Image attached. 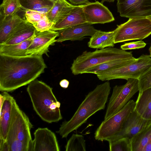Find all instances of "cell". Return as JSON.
I'll use <instances>...</instances> for the list:
<instances>
[{"mask_svg": "<svg viewBox=\"0 0 151 151\" xmlns=\"http://www.w3.org/2000/svg\"><path fill=\"white\" fill-rule=\"evenodd\" d=\"M47 68L42 56L16 57L0 54V91L12 92L29 84Z\"/></svg>", "mask_w": 151, "mask_h": 151, "instance_id": "6da1fadb", "label": "cell"}, {"mask_svg": "<svg viewBox=\"0 0 151 151\" xmlns=\"http://www.w3.org/2000/svg\"><path fill=\"white\" fill-rule=\"evenodd\" d=\"M111 90L108 81L97 85L86 96L72 118L62 123L56 133L62 138H66L70 133L85 123L91 116L104 109Z\"/></svg>", "mask_w": 151, "mask_h": 151, "instance_id": "7a4b0ae2", "label": "cell"}, {"mask_svg": "<svg viewBox=\"0 0 151 151\" xmlns=\"http://www.w3.org/2000/svg\"><path fill=\"white\" fill-rule=\"evenodd\" d=\"M27 90L34 110L42 120L51 123L62 119L60 103L53 93L52 88L35 79L28 84Z\"/></svg>", "mask_w": 151, "mask_h": 151, "instance_id": "3957f363", "label": "cell"}, {"mask_svg": "<svg viewBox=\"0 0 151 151\" xmlns=\"http://www.w3.org/2000/svg\"><path fill=\"white\" fill-rule=\"evenodd\" d=\"M33 125L28 116L19 108L14 99L6 142L9 151H32L31 130Z\"/></svg>", "mask_w": 151, "mask_h": 151, "instance_id": "277c9868", "label": "cell"}, {"mask_svg": "<svg viewBox=\"0 0 151 151\" xmlns=\"http://www.w3.org/2000/svg\"><path fill=\"white\" fill-rule=\"evenodd\" d=\"M134 58L132 52L112 47L93 52L85 51L74 60L70 69L72 73L76 75L83 73L85 71L93 66L110 61Z\"/></svg>", "mask_w": 151, "mask_h": 151, "instance_id": "5b68a950", "label": "cell"}, {"mask_svg": "<svg viewBox=\"0 0 151 151\" xmlns=\"http://www.w3.org/2000/svg\"><path fill=\"white\" fill-rule=\"evenodd\" d=\"M151 57L142 55L132 62L120 67L98 73L96 75L102 81L116 79H138L151 67Z\"/></svg>", "mask_w": 151, "mask_h": 151, "instance_id": "8992f818", "label": "cell"}, {"mask_svg": "<svg viewBox=\"0 0 151 151\" xmlns=\"http://www.w3.org/2000/svg\"><path fill=\"white\" fill-rule=\"evenodd\" d=\"M114 30V44L143 40L151 34V21L146 18H129L126 22L117 25Z\"/></svg>", "mask_w": 151, "mask_h": 151, "instance_id": "52a82bcc", "label": "cell"}, {"mask_svg": "<svg viewBox=\"0 0 151 151\" xmlns=\"http://www.w3.org/2000/svg\"><path fill=\"white\" fill-rule=\"evenodd\" d=\"M135 105V102L130 100L119 111L104 120L95 132V139L106 141L119 133L129 114L134 110Z\"/></svg>", "mask_w": 151, "mask_h": 151, "instance_id": "ba28073f", "label": "cell"}, {"mask_svg": "<svg viewBox=\"0 0 151 151\" xmlns=\"http://www.w3.org/2000/svg\"><path fill=\"white\" fill-rule=\"evenodd\" d=\"M124 84L116 85L113 88L107 105L104 120H106L121 110L139 91L137 79L129 78Z\"/></svg>", "mask_w": 151, "mask_h": 151, "instance_id": "9c48e42d", "label": "cell"}, {"mask_svg": "<svg viewBox=\"0 0 151 151\" xmlns=\"http://www.w3.org/2000/svg\"><path fill=\"white\" fill-rule=\"evenodd\" d=\"M117 12L122 17L146 18L151 16V0H116Z\"/></svg>", "mask_w": 151, "mask_h": 151, "instance_id": "30bf717a", "label": "cell"}, {"mask_svg": "<svg viewBox=\"0 0 151 151\" xmlns=\"http://www.w3.org/2000/svg\"><path fill=\"white\" fill-rule=\"evenodd\" d=\"M151 124V120L143 118L134 110L129 115L121 131L106 141L109 142L123 138L131 140Z\"/></svg>", "mask_w": 151, "mask_h": 151, "instance_id": "8fae6325", "label": "cell"}, {"mask_svg": "<svg viewBox=\"0 0 151 151\" xmlns=\"http://www.w3.org/2000/svg\"><path fill=\"white\" fill-rule=\"evenodd\" d=\"M58 31L50 30L40 32L36 30L33 40L28 48L27 55L42 56L45 54L49 57V47L56 42V38L59 36Z\"/></svg>", "mask_w": 151, "mask_h": 151, "instance_id": "7c38bea8", "label": "cell"}, {"mask_svg": "<svg viewBox=\"0 0 151 151\" xmlns=\"http://www.w3.org/2000/svg\"><path fill=\"white\" fill-rule=\"evenodd\" d=\"M83 9L86 22L91 24H104L115 20L108 8L99 1L84 4Z\"/></svg>", "mask_w": 151, "mask_h": 151, "instance_id": "4fadbf2b", "label": "cell"}, {"mask_svg": "<svg viewBox=\"0 0 151 151\" xmlns=\"http://www.w3.org/2000/svg\"><path fill=\"white\" fill-rule=\"evenodd\" d=\"M32 151H59L55 134L47 128H39L34 133Z\"/></svg>", "mask_w": 151, "mask_h": 151, "instance_id": "5bb4252c", "label": "cell"}, {"mask_svg": "<svg viewBox=\"0 0 151 151\" xmlns=\"http://www.w3.org/2000/svg\"><path fill=\"white\" fill-rule=\"evenodd\" d=\"M87 22L83 23L58 31L56 42L70 40H81L86 36H91L98 30Z\"/></svg>", "mask_w": 151, "mask_h": 151, "instance_id": "9a60e30c", "label": "cell"}, {"mask_svg": "<svg viewBox=\"0 0 151 151\" xmlns=\"http://www.w3.org/2000/svg\"><path fill=\"white\" fill-rule=\"evenodd\" d=\"M0 98V139L6 141L11 119L14 98L6 92L1 93Z\"/></svg>", "mask_w": 151, "mask_h": 151, "instance_id": "2e32d148", "label": "cell"}, {"mask_svg": "<svg viewBox=\"0 0 151 151\" xmlns=\"http://www.w3.org/2000/svg\"><path fill=\"white\" fill-rule=\"evenodd\" d=\"M83 6L84 4L76 6L64 18L55 23L51 30L59 31L86 22L83 11Z\"/></svg>", "mask_w": 151, "mask_h": 151, "instance_id": "e0dca14e", "label": "cell"}, {"mask_svg": "<svg viewBox=\"0 0 151 151\" xmlns=\"http://www.w3.org/2000/svg\"><path fill=\"white\" fill-rule=\"evenodd\" d=\"M36 31L33 25L24 20L14 30L3 45H10L22 42L32 37Z\"/></svg>", "mask_w": 151, "mask_h": 151, "instance_id": "ac0fdd59", "label": "cell"}, {"mask_svg": "<svg viewBox=\"0 0 151 151\" xmlns=\"http://www.w3.org/2000/svg\"><path fill=\"white\" fill-rule=\"evenodd\" d=\"M24 20L17 14L6 17H0V45L6 42L14 30Z\"/></svg>", "mask_w": 151, "mask_h": 151, "instance_id": "d6986e66", "label": "cell"}, {"mask_svg": "<svg viewBox=\"0 0 151 151\" xmlns=\"http://www.w3.org/2000/svg\"><path fill=\"white\" fill-rule=\"evenodd\" d=\"M76 6L66 0H58L46 15L50 20L55 24L64 18Z\"/></svg>", "mask_w": 151, "mask_h": 151, "instance_id": "ffe728a7", "label": "cell"}, {"mask_svg": "<svg viewBox=\"0 0 151 151\" xmlns=\"http://www.w3.org/2000/svg\"><path fill=\"white\" fill-rule=\"evenodd\" d=\"M134 110L142 118L151 120V87L139 91Z\"/></svg>", "mask_w": 151, "mask_h": 151, "instance_id": "44dd1931", "label": "cell"}, {"mask_svg": "<svg viewBox=\"0 0 151 151\" xmlns=\"http://www.w3.org/2000/svg\"><path fill=\"white\" fill-rule=\"evenodd\" d=\"M114 30L109 32L98 30L90 38L88 43L89 47L94 49H103L114 47Z\"/></svg>", "mask_w": 151, "mask_h": 151, "instance_id": "7402d4cb", "label": "cell"}, {"mask_svg": "<svg viewBox=\"0 0 151 151\" xmlns=\"http://www.w3.org/2000/svg\"><path fill=\"white\" fill-rule=\"evenodd\" d=\"M132 151H151V124L131 139Z\"/></svg>", "mask_w": 151, "mask_h": 151, "instance_id": "603a6c76", "label": "cell"}, {"mask_svg": "<svg viewBox=\"0 0 151 151\" xmlns=\"http://www.w3.org/2000/svg\"><path fill=\"white\" fill-rule=\"evenodd\" d=\"M34 36L20 43L10 45H0V54L7 56L22 57L27 56V49Z\"/></svg>", "mask_w": 151, "mask_h": 151, "instance_id": "cb8c5ba5", "label": "cell"}, {"mask_svg": "<svg viewBox=\"0 0 151 151\" xmlns=\"http://www.w3.org/2000/svg\"><path fill=\"white\" fill-rule=\"evenodd\" d=\"M136 59L135 58L112 60L90 68L85 71L83 73H90L96 74L101 72L126 65L132 62Z\"/></svg>", "mask_w": 151, "mask_h": 151, "instance_id": "d4e9b609", "label": "cell"}, {"mask_svg": "<svg viewBox=\"0 0 151 151\" xmlns=\"http://www.w3.org/2000/svg\"><path fill=\"white\" fill-rule=\"evenodd\" d=\"M21 8L23 12L27 10L40 12L43 9L52 8L54 2L50 0H19Z\"/></svg>", "mask_w": 151, "mask_h": 151, "instance_id": "484cf974", "label": "cell"}, {"mask_svg": "<svg viewBox=\"0 0 151 151\" xmlns=\"http://www.w3.org/2000/svg\"><path fill=\"white\" fill-rule=\"evenodd\" d=\"M22 11L19 0H3L0 6V15L6 17L17 14Z\"/></svg>", "mask_w": 151, "mask_h": 151, "instance_id": "4316f807", "label": "cell"}, {"mask_svg": "<svg viewBox=\"0 0 151 151\" xmlns=\"http://www.w3.org/2000/svg\"><path fill=\"white\" fill-rule=\"evenodd\" d=\"M66 151H85V140L83 135L73 134L67 142L65 146Z\"/></svg>", "mask_w": 151, "mask_h": 151, "instance_id": "83f0119b", "label": "cell"}, {"mask_svg": "<svg viewBox=\"0 0 151 151\" xmlns=\"http://www.w3.org/2000/svg\"><path fill=\"white\" fill-rule=\"evenodd\" d=\"M110 151H132L131 140L123 138L108 142Z\"/></svg>", "mask_w": 151, "mask_h": 151, "instance_id": "f1b7e54d", "label": "cell"}, {"mask_svg": "<svg viewBox=\"0 0 151 151\" xmlns=\"http://www.w3.org/2000/svg\"><path fill=\"white\" fill-rule=\"evenodd\" d=\"M24 12V19L33 25L40 21L46 15L45 14L35 10H27Z\"/></svg>", "mask_w": 151, "mask_h": 151, "instance_id": "f546056e", "label": "cell"}, {"mask_svg": "<svg viewBox=\"0 0 151 151\" xmlns=\"http://www.w3.org/2000/svg\"><path fill=\"white\" fill-rule=\"evenodd\" d=\"M138 79L139 91H142L151 87V67Z\"/></svg>", "mask_w": 151, "mask_h": 151, "instance_id": "4dcf8cb0", "label": "cell"}, {"mask_svg": "<svg viewBox=\"0 0 151 151\" xmlns=\"http://www.w3.org/2000/svg\"><path fill=\"white\" fill-rule=\"evenodd\" d=\"M55 23L49 20L46 15L33 26L37 31L42 32L51 30Z\"/></svg>", "mask_w": 151, "mask_h": 151, "instance_id": "1f68e13d", "label": "cell"}, {"mask_svg": "<svg viewBox=\"0 0 151 151\" xmlns=\"http://www.w3.org/2000/svg\"><path fill=\"white\" fill-rule=\"evenodd\" d=\"M146 45V44L142 40L125 43L122 45L121 49L126 50H127L139 49L143 48Z\"/></svg>", "mask_w": 151, "mask_h": 151, "instance_id": "d6a6232c", "label": "cell"}, {"mask_svg": "<svg viewBox=\"0 0 151 151\" xmlns=\"http://www.w3.org/2000/svg\"><path fill=\"white\" fill-rule=\"evenodd\" d=\"M70 3L73 5L77 6L87 4L91 2L89 0H68Z\"/></svg>", "mask_w": 151, "mask_h": 151, "instance_id": "836d02e7", "label": "cell"}, {"mask_svg": "<svg viewBox=\"0 0 151 151\" xmlns=\"http://www.w3.org/2000/svg\"><path fill=\"white\" fill-rule=\"evenodd\" d=\"M0 151H9L8 145L6 141L0 139Z\"/></svg>", "mask_w": 151, "mask_h": 151, "instance_id": "e575fe53", "label": "cell"}, {"mask_svg": "<svg viewBox=\"0 0 151 151\" xmlns=\"http://www.w3.org/2000/svg\"><path fill=\"white\" fill-rule=\"evenodd\" d=\"M69 84V81L66 79H64L62 80L60 82V86L65 89L68 88Z\"/></svg>", "mask_w": 151, "mask_h": 151, "instance_id": "d590c367", "label": "cell"}, {"mask_svg": "<svg viewBox=\"0 0 151 151\" xmlns=\"http://www.w3.org/2000/svg\"><path fill=\"white\" fill-rule=\"evenodd\" d=\"M115 0H101V3H103L105 2H114Z\"/></svg>", "mask_w": 151, "mask_h": 151, "instance_id": "8d00e7d4", "label": "cell"}, {"mask_svg": "<svg viewBox=\"0 0 151 151\" xmlns=\"http://www.w3.org/2000/svg\"><path fill=\"white\" fill-rule=\"evenodd\" d=\"M149 52H150V57H151V46L149 49Z\"/></svg>", "mask_w": 151, "mask_h": 151, "instance_id": "74e56055", "label": "cell"}, {"mask_svg": "<svg viewBox=\"0 0 151 151\" xmlns=\"http://www.w3.org/2000/svg\"><path fill=\"white\" fill-rule=\"evenodd\" d=\"M146 18L150 19V21H151V16L147 17Z\"/></svg>", "mask_w": 151, "mask_h": 151, "instance_id": "f35d334b", "label": "cell"}, {"mask_svg": "<svg viewBox=\"0 0 151 151\" xmlns=\"http://www.w3.org/2000/svg\"><path fill=\"white\" fill-rule=\"evenodd\" d=\"M50 0L51 1L54 2H55L58 1V0Z\"/></svg>", "mask_w": 151, "mask_h": 151, "instance_id": "ab89813d", "label": "cell"}]
</instances>
